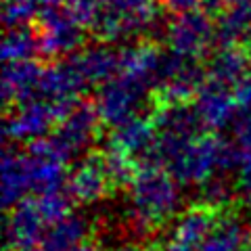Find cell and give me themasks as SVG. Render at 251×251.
<instances>
[{
    "instance_id": "6da1fadb",
    "label": "cell",
    "mask_w": 251,
    "mask_h": 251,
    "mask_svg": "<svg viewBox=\"0 0 251 251\" xmlns=\"http://www.w3.org/2000/svg\"><path fill=\"white\" fill-rule=\"evenodd\" d=\"M178 180L166 168L140 163L128 186L130 220L140 232H157L178 209Z\"/></svg>"
},
{
    "instance_id": "7a4b0ae2",
    "label": "cell",
    "mask_w": 251,
    "mask_h": 251,
    "mask_svg": "<svg viewBox=\"0 0 251 251\" xmlns=\"http://www.w3.org/2000/svg\"><path fill=\"white\" fill-rule=\"evenodd\" d=\"M151 90L153 88L143 77L120 74L100 86L94 105H97L100 120L107 128H115V126L128 122L130 117L138 115V109L143 107Z\"/></svg>"
},
{
    "instance_id": "3957f363",
    "label": "cell",
    "mask_w": 251,
    "mask_h": 251,
    "mask_svg": "<svg viewBox=\"0 0 251 251\" xmlns=\"http://www.w3.org/2000/svg\"><path fill=\"white\" fill-rule=\"evenodd\" d=\"M75 103H49L44 99H34L9 109L4 117V140L31 143L36 138L52 134V130Z\"/></svg>"
},
{
    "instance_id": "277c9868",
    "label": "cell",
    "mask_w": 251,
    "mask_h": 251,
    "mask_svg": "<svg viewBox=\"0 0 251 251\" xmlns=\"http://www.w3.org/2000/svg\"><path fill=\"white\" fill-rule=\"evenodd\" d=\"M38 34L42 42V54L50 59L69 57L82 50L86 42V25L67 4L42 9L38 15Z\"/></svg>"
},
{
    "instance_id": "5b68a950",
    "label": "cell",
    "mask_w": 251,
    "mask_h": 251,
    "mask_svg": "<svg viewBox=\"0 0 251 251\" xmlns=\"http://www.w3.org/2000/svg\"><path fill=\"white\" fill-rule=\"evenodd\" d=\"M166 44L182 57H205L214 49V19L201 9L174 15L168 25Z\"/></svg>"
},
{
    "instance_id": "8992f818",
    "label": "cell",
    "mask_w": 251,
    "mask_h": 251,
    "mask_svg": "<svg viewBox=\"0 0 251 251\" xmlns=\"http://www.w3.org/2000/svg\"><path fill=\"white\" fill-rule=\"evenodd\" d=\"M65 191L80 205H90V203H97L115 193L100 149H92L86 155V159L77 163L74 172H69Z\"/></svg>"
},
{
    "instance_id": "52a82bcc",
    "label": "cell",
    "mask_w": 251,
    "mask_h": 251,
    "mask_svg": "<svg viewBox=\"0 0 251 251\" xmlns=\"http://www.w3.org/2000/svg\"><path fill=\"white\" fill-rule=\"evenodd\" d=\"M103 120L99 115V109L90 100H77V103L65 113V117L59 122V126L52 130V136L59 140L69 151V155H75L90 147L94 140L100 136Z\"/></svg>"
},
{
    "instance_id": "ba28073f",
    "label": "cell",
    "mask_w": 251,
    "mask_h": 251,
    "mask_svg": "<svg viewBox=\"0 0 251 251\" xmlns=\"http://www.w3.org/2000/svg\"><path fill=\"white\" fill-rule=\"evenodd\" d=\"M193 105L197 109V115L203 124V128H207L209 132L224 130L226 126L234 124L239 115L234 88L211 80V77H207V82L201 86L197 97L193 99Z\"/></svg>"
},
{
    "instance_id": "9c48e42d",
    "label": "cell",
    "mask_w": 251,
    "mask_h": 251,
    "mask_svg": "<svg viewBox=\"0 0 251 251\" xmlns=\"http://www.w3.org/2000/svg\"><path fill=\"white\" fill-rule=\"evenodd\" d=\"M228 214H234V211H222V209H218V207L199 199V201L191 203L188 207H184L174 218L170 234L188 247L201 249V245L211 234V230H214L216 226L222 222V218L228 216Z\"/></svg>"
},
{
    "instance_id": "30bf717a",
    "label": "cell",
    "mask_w": 251,
    "mask_h": 251,
    "mask_svg": "<svg viewBox=\"0 0 251 251\" xmlns=\"http://www.w3.org/2000/svg\"><path fill=\"white\" fill-rule=\"evenodd\" d=\"M151 120L159 134H170L178 138H195L203 134V124L193 103L184 100H166L155 97L151 105Z\"/></svg>"
},
{
    "instance_id": "8fae6325",
    "label": "cell",
    "mask_w": 251,
    "mask_h": 251,
    "mask_svg": "<svg viewBox=\"0 0 251 251\" xmlns=\"http://www.w3.org/2000/svg\"><path fill=\"white\" fill-rule=\"evenodd\" d=\"M157 128L151 120V115H134L128 122H124L120 126L111 128V134L107 138V145L122 151L124 155H128L130 159H134L136 163H143L151 149L155 147L157 140Z\"/></svg>"
},
{
    "instance_id": "7c38bea8",
    "label": "cell",
    "mask_w": 251,
    "mask_h": 251,
    "mask_svg": "<svg viewBox=\"0 0 251 251\" xmlns=\"http://www.w3.org/2000/svg\"><path fill=\"white\" fill-rule=\"evenodd\" d=\"M44 67H40L36 61H17V63H4L2 74V100L6 111L17 105L29 103L38 99Z\"/></svg>"
},
{
    "instance_id": "4fadbf2b",
    "label": "cell",
    "mask_w": 251,
    "mask_h": 251,
    "mask_svg": "<svg viewBox=\"0 0 251 251\" xmlns=\"http://www.w3.org/2000/svg\"><path fill=\"white\" fill-rule=\"evenodd\" d=\"M46 222L34 199H23L6 216V249H25L42 243Z\"/></svg>"
},
{
    "instance_id": "5bb4252c",
    "label": "cell",
    "mask_w": 251,
    "mask_h": 251,
    "mask_svg": "<svg viewBox=\"0 0 251 251\" xmlns=\"http://www.w3.org/2000/svg\"><path fill=\"white\" fill-rule=\"evenodd\" d=\"M72 59L90 86H103L122 74V50H113L103 44L86 46L74 52Z\"/></svg>"
},
{
    "instance_id": "9a60e30c",
    "label": "cell",
    "mask_w": 251,
    "mask_h": 251,
    "mask_svg": "<svg viewBox=\"0 0 251 251\" xmlns=\"http://www.w3.org/2000/svg\"><path fill=\"white\" fill-rule=\"evenodd\" d=\"M31 191L25 155L6 147L2 153V203L6 209L15 207Z\"/></svg>"
},
{
    "instance_id": "2e32d148",
    "label": "cell",
    "mask_w": 251,
    "mask_h": 251,
    "mask_svg": "<svg viewBox=\"0 0 251 251\" xmlns=\"http://www.w3.org/2000/svg\"><path fill=\"white\" fill-rule=\"evenodd\" d=\"M88 239H92L90 224L80 216L69 214L46 228L40 245L44 251H74Z\"/></svg>"
},
{
    "instance_id": "e0dca14e",
    "label": "cell",
    "mask_w": 251,
    "mask_h": 251,
    "mask_svg": "<svg viewBox=\"0 0 251 251\" xmlns=\"http://www.w3.org/2000/svg\"><path fill=\"white\" fill-rule=\"evenodd\" d=\"M207 77L216 82H222L226 86L234 88L243 77L249 74L245 54H243L241 46H222V49H214L209 52L207 63Z\"/></svg>"
},
{
    "instance_id": "ac0fdd59",
    "label": "cell",
    "mask_w": 251,
    "mask_h": 251,
    "mask_svg": "<svg viewBox=\"0 0 251 251\" xmlns=\"http://www.w3.org/2000/svg\"><path fill=\"white\" fill-rule=\"evenodd\" d=\"M27 161V174H29V184L34 193H50V191H61L67 184V163L46 159V157H36L25 153Z\"/></svg>"
},
{
    "instance_id": "d6986e66",
    "label": "cell",
    "mask_w": 251,
    "mask_h": 251,
    "mask_svg": "<svg viewBox=\"0 0 251 251\" xmlns=\"http://www.w3.org/2000/svg\"><path fill=\"white\" fill-rule=\"evenodd\" d=\"M42 54V42L38 29L31 25L13 27L6 31L2 42V59L4 63H17V61H36V57Z\"/></svg>"
},
{
    "instance_id": "ffe728a7",
    "label": "cell",
    "mask_w": 251,
    "mask_h": 251,
    "mask_svg": "<svg viewBox=\"0 0 251 251\" xmlns=\"http://www.w3.org/2000/svg\"><path fill=\"white\" fill-rule=\"evenodd\" d=\"M245 249V230L237 222V214L222 218L199 251H241Z\"/></svg>"
},
{
    "instance_id": "44dd1931",
    "label": "cell",
    "mask_w": 251,
    "mask_h": 251,
    "mask_svg": "<svg viewBox=\"0 0 251 251\" xmlns=\"http://www.w3.org/2000/svg\"><path fill=\"white\" fill-rule=\"evenodd\" d=\"M36 201V207L40 211L42 220L46 222V226H50L54 222H61L63 218H67L72 214V207H74V199L67 191H50V193H40L34 197Z\"/></svg>"
},
{
    "instance_id": "7402d4cb",
    "label": "cell",
    "mask_w": 251,
    "mask_h": 251,
    "mask_svg": "<svg viewBox=\"0 0 251 251\" xmlns=\"http://www.w3.org/2000/svg\"><path fill=\"white\" fill-rule=\"evenodd\" d=\"M234 186H237L239 201H243L245 205L251 207V153H245V157H243Z\"/></svg>"
},
{
    "instance_id": "603a6c76",
    "label": "cell",
    "mask_w": 251,
    "mask_h": 251,
    "mask_svg": "<svg viewBox=\"0 0 251 251\" xmlns=\"http://www.w3.org/2000/svg\"><path fill=\"white\" fill-rule=\"evenodd\" d=\"M234 136H237V145L243 151L251 153V109L239 111L237 120H234Z\"/></svg>"
},
{
    "instance_id": "cb8c5ba5",
    "label": "cell",
    "mask_w": 251,
    "mask_h": 251,
    "mask_svg": "<svg viewBox=\"0 0 251 251\" xmlns=\"http://www.w3.org/2000/svg\"><path fill=\"white\" fill-rule=\"evenodd\" d=\"M145 251H197V249L184 245V243H180L178 239H174L170 234V237H159L153 243H149L145 247Z\"/></svg>"
},
{
    "instance_id": "d4e9b609",
    "label": "cell",
    "mask_w": 251,
    "mask_h": 251,
    "mask_svg": "<svg viewBox=\"0 0 251 251\" xmlns=\"http://www.w3.org/2000/svg\"><path fill=\"white\" fill-rule=\"evenodd\" d=\"M234 99H237L239 111H249L251 109V72L234 86Z\"/></svg>"
},
{
    "instance_id": "484cf974",
    "label": "cell",
    "mask_w": 251,
    "mask_h": 251,
    "mask_svg": "<svg viewBox=\"0 0 251 251\" xmlns=\"http://www.w3.org/2000/svg\"><path fill=\"white\" fill-rule=\"evenodd\" d=\"M161 4L168 13L180 15V13H188V11L199 9L201 0H161Z\"/></svg>"
},
{
    "instance_id": "4316f807",
    "label": "cell",
    "mask_w": 251,
    "mask_h": 251,
    "mask_svg": "<svg viewBox=\"0 0 251 251\" xmlns=\"http://www.w3.org/2000/svg\"><path fill=\"white\" fill-rule=\"evenodd\" d=\"M226 6H228V0H201L199 9L203 13H207L211 19H218L226 11Z\"/></svg>"
},
{
    "instance_id": "83f0119b",
    "label": "cell",
    "mask_w": 251,
    "mask_h": 251,
    "mask_svg": "<svg viewBox=\"0 0 251 251\" xmlns=\"http://www.w3.org/2000/svg\"><path fill=\"white\" fill-rule=\"evenodd\" d=\"M74 251H103V247H100V243L92 237V239H88L86 243H82V245L77 247V249H74Z\"/></svg>"
},
{
    "instance_id": "f1b7e54d",
    "label": "cell",
    "mask_w": 251,
    "mask_h": 251,
    "mask_svg": "<svg viewBox=\"0 0 251 251\" xmlns=\"http://www.w3.org/2000/svg\"><path fill=\"white\" fill-rule=\"evenodd\" d=\"M241 50L243 54H245V61H247V67H249V72H251V36L247 38L245 42L241 44Z\"/></svg>"
},
{
    "instance_id": "f546056e",
    "label": "cell",
    "mask_w": 251,
    "mask_h": 251,
    "mask_svg": "<svg viewBox=\"0 0 251 251\" xmlns=\"http://www.w3.org/2000/svg\"><path fill=\"white\" fill-rule=\"evenodd\" d=\"M245 251H251V226L245 230Z\"/></svg>"
},
{
    "instance_id": "4dcf8cb0",
    "label": "cell",
    "mask_w": 251,
    "mask_h": 251,
    "mask_svg": "<svg viewBox=\"0 0 251 251\" xmlns=\"http://www.w3.org/2000/svg\"><path fill=\"white\" fill-rule=\"evenodd\" d=\"M6 251H44L42 247H25V249H6Z\"/></svg>"
},
{
    "instance_id": "1f68e13d",
    "label": "cell",
    "mask_w": 251,
    "mask_h": 251,
    "mask_svg": "<svg viewBox=\"0 0 251 251\" xmlns=\"http://www.w3.org/2000/svg\"><path fill=\"white\" fill-rule=\"evenodd\" d=\"M120 251H136V249H120Z\"/></svg>"
}]
</instances>
